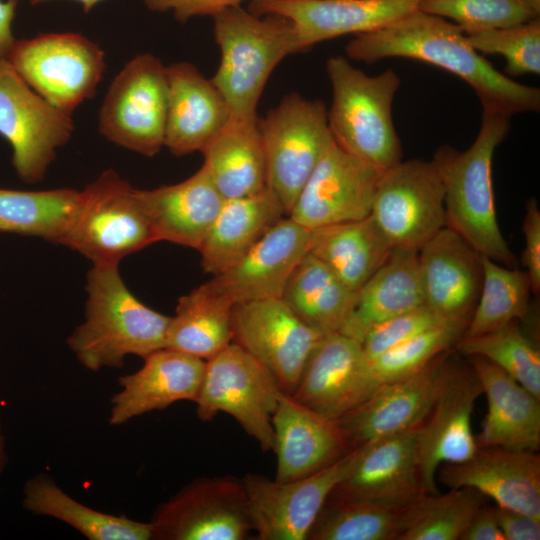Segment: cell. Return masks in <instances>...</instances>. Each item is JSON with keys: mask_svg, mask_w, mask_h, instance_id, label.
<instances>
[{"mask_svg": "<svg viewBox=\"0 0 540 540\" xmlns=\"http://www.w3.org/2000/svg\"><path fill=\"white\" fill-rule=\"evenodd\" d=\"M494 510L505 540L540 539V519L497 505Z\"/></svg>", "mask_w": 540, "mask_h": 540, "instance_id": "c3c4849f", "label": "cell"}, {"mask_svg": "<svg viewBox=\"0 0 540 540\" xmlns=\"http://www.w3.org/2000/svg\"><path fill=\"white\" fill-rule=\"evenodd\" d=\"M445 322L448 321L423 304L374 326L360 344L367 357L373 361L389 349Z\"/></svg>", "mask_w": 540, "mask_h": 540, "instance_id": "f6af8a7d", "label": "cell"}, {"mask_svg": "<svg viewBox=\"0 0 540 540\" xmlns=\"http://www.w3.org/2000/svg\"><path fill=\"white\" fill-rule=\"evenodd\" d=\"M381 173L343 150L333 139L289 217L309 230L364 219L371 213Z\"/></svg>", "mask_w": 540, "mask_h": 540, "instance_id": "ac0fdd59", "label": "cell"}, {"mask_svg": "<svg viewBox=\"0 0 540 540\" xmlns=\"http://www.w3.org/2000/svg\"><path fill=\"white\" fill-rule=\"evenodd\" d=\"M158 242L136 196V188L115 170L103 171L80 190L60 245L92 264H119Z\"/></svg>", "mask_w": 540, "mask_h": 540, "instance_id": "8992f818", "label": "cell"}, {"mask_svg": "<svg viewBox=\"0 0 540 540\" xmlns=\"http://www.w3.org/2000/svg\"><path fill=\"white\" fill-rule=\"evenodd\" d=\"M465 329L462 324L445 322L389 349L372 361L378 378L390 382L419 372L456 345Z\"/></svg>", "mask_w": 540, "mask_h": 540, "instance_id": "7bdbcfd3", "label": "cell"}, {"mask_svg": "<svg viewBox=\"0 0 540 540\" xmlns=\"http://www.w3.org/2000/svg\"><path fill=\"white\" fill-rule=\"evenodd\" d=\"M142 367L118 380L120 390L110 399L108 423L126 424L146 413L163 410L179 401L195 402L205 361L162 348L143 358Z\"/></svg>", "mask_w": 540, "mask_h": 540, "instance_id": "d4e9b609", "label": "cell"}, {"mask_svg": "<svg viewBox=\"0 0 540 540\" xmlns=\"http://www.w3.org/2000/svg\"><path fill=\"white\" fill-rule=\"evenodd\" d=\"M511 115L483 108L474 142L464 151L442 145L433 155L444 188L446 227L480 255L504 266L518 267L498 225L492 186V160L506 139Z\"/></svg>", "mask_w": 540, "mask_h": 540, "instance_id": "7a4b0ae2", "label": "cell"}, {"mask_svg": "<svg viewBox=\"0 0 540 540\" xmlns=\"http://www.w3.org/2000/svg\"><path fill=\"white\" fill-rule=\"evenodd\" d=\"M393 249L370 215L311 230L309 253L354 292L382 266Z\"/></svg>", "mask_w": 540, "mask_h": 540, "instance_id": "1f68e13d", "label": "cell"}, {"mask_svg": "<svg viewBox=\"0 0 540 540\" xmlns=\"http://www.w3.org/2000/svg\"><path fill=\"white\" fill-rule=\"evenodd\" d=\"M22 506L34 515L64 522L89 540H152L150 522L90 508L68 495L45 472L25 482Z\"/></svg>", "mask_w": 540, "mask_h": 540, "instance_id": "d6a6232c", "label": "cell"}, {"mask_svg": "<svg viewBox=\"0 0 540 540\" xmlns=\"http://www.w3.org/2000/svg\"><path fill=\"white\" fill-rule=\"evenodd\" d=\"M272 425L277 459L274 479L278 482L311 475L352 450L335 420L309 409L284 391Z\"/></svg>", "mask_w": 540, "mask_h": 540, "instance_id": "484cf974", "label": "cell"}, {"mask_svg": "<svg viewBox=\"0 0 540 540\" xmlns=\"http://www.w3.org/2000/svg\"><path fill=\"white\" fill-rule=\"evenodd\" d=\"M487 399L478 447L536 452L540 446V398L490 360L468 356Z\"/></svg>", "mask_w": 540, "mask_h": 540, "instance_id": "83f0119b", "label": "cell"}, {"mask_svg": "<svg viewBox=\"0 0 540 540\" xmlns=\"http://www.w3.org/2000/svg\"><path fill=\"white\" fill-rule=\"evenodd\" d=\"M7 460H8V455H7L6 438L3 431V425L1 421V415H0V478L6 468Z\"/></svg>", "mask_w": 540, "mask_h": 540, "instance_id": "816d5d0a", "label": "cell"}, {"mask_svg": "<svg viewBox=\"0 0 540 540\" xmlns=\"http://www.w3.org/2000/svg\"><path fill=\"white\" fill-rule=\"evenodd\" d=\"M479 53L498 54L506 60L509 76L540 74V20L466 34Z\"/></svg>", "mask_w": 540, "mask_h": 540, "instance_id": "ee69618b", "label": "cell"}, {"mask_svg": "<svg viewBox=\"0 0 540 540\" xmlns=\"http://www.w3.org/2000/svg\"><path fill=\"white\" fill-rule=\"evenodd\" d=\"M420 1L250 0L249 10L290 21L304 52L325 40L379 30L418 9Z\"/></svg>", "mask_w": 540, "mask_h": 540, "instance_id": "44dd1931", "label": "cell"}, {"mask_svg": "<svg viewBox=\"0 0 540 540\" xmlns=\"http://www.w3.org/2000/svg\"><path fill=\"white\" fill-rule=\"evenodd\" d=\"M406 507L328 497L307 540H399Z\"/></svg>", "mask_w": 540, "mask_h": 540, "instance_id": "f35d334b", "label": "cell"}, {"mask_svg": "<svg viewBox=\"0 0 540 540\" xmlns=\"http://www.w3.org/2000/svg\"><path fill=\"white\" fill-rule=\"evenodd\" d=\"M18 3L0 0V57L6 58L16 38L13 35V21Z\"/></svg>", "mask_w": 540, "mask_h": 540, "instance_id": "f907efd6", "label": "cell"}, {"mask_svg": "<svg viewBox=\"0 0 540 540\" xmlns=\"http://www.w3.org/2000/svg\"><path fill=\"white\" fill-rule=\"evenodd\" d=\"M136 196L157 241L198 250L224 198L201 166L187 179L153 189H137Z\"/></svg>", "mask_w": 540, "mask_h": 540, "instance_id": "f1b7e54d", "label": "cell"}, {"mask_svg": "<svg viewBox=\"0 0 540 540\" xmlns=\"http://www.w3.org/2000/svg\"><path fill=\"white\" fill-rule=\"evenodd\" d=\"M213 18V35L220 52L211 78L231 113V119L257 124V107L276 66L302 52L292 23L272 15H257L242 5Z\"/></svg>", "mask_w": 540, "mask_h": 540, "instance_id": "277c9868", "label": "cell"}, {"mask_svg": "<svg viewBox=\"0 0 540 540\" xmlns=\"http://www.w3.org/2000/svg\"><path fill=\"white\" fill-rule=\"evenodd\" d=\"M32 5H38L43 2L51 1V0H28ZM81 4L83 10L85 12H89L91 9H93L98 3L104 1V0H74Z\"/></svg>", "mask_w": 540, "mask_h": 540, "instance_id": "f5cc1de1", "label": "cell"}, {"mask_svg": "<svg viewBox=\"0 0 540 540\" xmlns=\"http://www.w3.org/2000/svg\"><path fill=\"white\" fill-rule=\"evenodd\" d=\"M267 169V188L289 216L307 179L333 140L328 109L297 92L285 95L258 119Z\"/></svg>", "mask_w": 540, "mask_h": 540, "instance_id": "52a82bcc", "label": "cell"}, {"mask_svg": "<svg viewBox=\"0 0 540 540\" xmlns=\"http://www.w3.org/2000/svg\"><path fill=\"white\" fill-rule=\"evenodd\" d=\"M244 1L246 0H143L149 10L171 13L181 23L199 16L212 17L227 8L241 5Z\"/></svg>", "mask_w": 540, "mask_h": 540, "instance_id": "7dc6e473", "label": "cell"}, {"mask_svg": "<svg viewBox=\"0 0 540 540\" xmlns=\"http://www.w3.org/2000/svg\"><path fill=\"white\" fill-rule=\"evenodd\" d=\"M232 332V342L261 362L289 394L295 391L308 358L323 337L282 298L234 305Z\"/></svg>", "mask_w": 540, "mask_h": 540, "instance_id": "9a60e30c", "label": "cell"}, {"mask_svg": "<svg viewBox=\"0 0 540 540\" xmlns=\"http://www.w3.org/2000/svg\"><path fill=\"white\" fill-rule=\"evenodd\" d=\"M282 388L270 371L236 343L205 361L195 400L197 417L232 416L263 451L273 450L272 416ZM285 392V391H284Z\"/></svg>", "mask_w": 540, "mask_h": 540, "instance_id": "ba28073f", "label": "cell"}, {"mask_svg": "<svg viewBox=\"0 0 540 540\" xmlns=\"http://www.w3.org/2000/svg\"><path fill=\"white\" fill-rule=\"evenodd\" d=\"M6 58L35 92L70 115L94 96L106 67L103 49L74 32L16 39Z\"/></svg>", "mask_w": 540, "mask_h": 540, "instance_id": "30bf717a", "label": "cell"}, {"mask_svg": "<svg viewBox=\"0 0 540 540\" xmlns=\"http://www.w3.org/2000/svg\"><path fill=\"white\" fill-rule=\"evenodd\" d=\"M12 1H14V2H16V3H19L21 0H12Z\"/></svg>", "mask_w": 540, "mask_h": 540, "instance_id": "db71d44e", "label": "cell"}, {"mask_svg": "<svg viewBox=\"0 0 540 540\" xmlns=\"http://www.w3.org/2000/svg\"><path fill=\"white\" fill-rule=\"evenodd\" d=\"M436 477L450 489L474 488L499 507L540 519V457L534 451L477 447L464 462L442 464Z\"/></svg>", "mask_w": 540, "mask_h": 540, "instance_id": "603a6c76", "label": "cell"}, {"mask_svg": "<svg viewBox=\"0 0 540 540\" xmlns=\"http://www.w3.org/2000/svg\"><path fill=\"white\" fill-rule=\"evenodd\" d=\"M480 394L481 384L470 365L445 363L432 407L417 428L416 457L424 493L438 492L440 465L464 462L477 450L471 418Z\"/></svg>", "mask_w": 540, "mask_h": 540, "instance_id": "5bb4252c", "label": "cell"}, {"mask_svg": "<svg viewBox=\"0 0 540 540\" xmlns=\"http://www.w3.org/2000/svg\"><path fill=\"white\" fill-rule=\"evenodd\" d=\"M382 384L361 344L340 332L323 336L292 397L331 420L364 403Z\"/></svg>", "mask_w": 540, "mask_h": 540, "instance_id": "e0dca14e", "label": "cell"}, {"mask_svg": "<svg viewBox=\"0 0 540 540\" xmlns=\"http://www.w3.org/2000/svg\"><path fill=\"white\" fill-rule=\"evenodd\" d=\"M118 266L92 264L86 276L84 321L67 338L78 362L92 372L121 369L129 355L144 358L166 347L170 316L140 301Z\"/></svg>", "mask_w": 540, "mask_h": 540, "instance_id": "3957f363", "label": "cell"}, {"mask_svg": "<svg viewBox=\"0 0 540 540\" xmlns=\"http://www.w3.org/2000/svg\"><path fill=\"white\" fill-rule=\"evenodd\" d=\"M483 280L480 295L462 337L479 336L529 312L531 283L525 270L510 268L481 255Z\"/></svg>", "mask_w": 540, "mask_h": 540, "instance_id": "74e56055", "label": "cell"}, {"mask_svg": "<svg viewBox=\"0 0 540 540\" xmlns=\"http://www.w3.org/2000/svg\"><path fill=\"white\" fill-rule=\"evenodd\" d=\"M417 428L354 448L348 470L329 497L395 508L418 499L424 491L416 457Z\"/></svg>", "mask_w": 540, "mask_h": 540, "instance_id": "ffe728a7", "label": "cell"}, {"mask_svg": "<svg viewBox=\"0 0 540 540\" xmlns=\"http://www.w3.org/2000/svg\"><path fill=\"white\" fill-rule=\"evenodd\" d=\"M525 208L522 224L525 248L521 264L529 277L532 294L538 295L540 291V210L535 198H530Z\"/></svg>", "mask_w": 540, "mask_h": 540, "instance_id": "bcb514c9", "label": "cell"}, {"mask_svg": "<svg viewBox=\"0 0 540 540\" xmlns=\"http://www.w3.org/2000/svg\"><path fill=\"white\" fill-rule=\"evenodd\" d=\"M233 306L207 282L182 295L170 317L166 348L204 361L214 357L232 343Z\"/></svg>", "mask_w": 540, "mask_h": 540, "instance_id": "d590c367", "label": "cell"}, {"mask_svg": "<svg viewBox=\"0 0 540 540\" xmlns=\"http://www.w3.org/2000/svg\"><path fill=\"white\" fill-rule=\"evenodd\" d=\"M418 9L451 19L471 34L537 20L540 0H421Z\"/></svg>", "mask_w": 540, "mask_h": 540, "instance_id": "b9f144b4", "label": "cell"}, {"mask_svg": "<svg viewBox=\"0 0 540 540\" xmlns=\"http://www.w3.org/2000/svg\"><path fill=\"white\" fill-rule=\"evenodd\" d=\"M202 167L224 199L266 187L267 169L257 124L230 122L203 148Z\"/></svg>", "mask_w": 540, "mask_h": 540, "instance_id": "836d02e7", "label": "cell"}, {"mask_svg": "<svg viewBox=\"0 0 540 540\" xmlns=\"http://www.w3.org/2000/svg\"><path fill=\"white\" fill-rule=\"evenodd\" d=\"M168 104L164 147L177 157L201 152L230 122L231 113L213 81L187 61L166 66Z\"/></svg>", "mask_w": 540, "mask_h": 540, "instance_id": "4316f807", "label": "cell"}, {"mask_svg": "<svg viewBox=\"0 0 540 540\" xmlns=\"http://www.w3.org/2000/svg\"><path fill=\"white\" fill-rule=\"evenodd\" d=\"M423 304L418 251L395 248L358 291L340 333L360 343L374 326Z\"/></svg>", "mask_w": 540, "mask_h": 540, "instance_id": "f546056e", "label": "cell"}, {"mask_svg": "<svg viewBox=\"0 0 540 540\" xmlns=\"http://www.w3.org/2000/svg\"><path fill=\"white\" fill-rule=\"evenodd\" d=\"M168 104L167 70L151 53H139L115 75L98 114L99 133L142 156L164 148Z\"/></svg>", "mask_w": 540, "mask_h": 540, "instance_id": "9c48e42d", "label": "cell"}, {"mask_svg": "<svg viewBox=\"0 0 540 540\" xmlns=\"http://www.w3.org/2000/svg\"><path fill=\"white\" fill-rule=\"evenodd\" d=\"M285 216L267 186L251 195L225 199L197 250L204 272L213 276L224 272Z\"/></svg>", "mask_w": 540, "mask_h": 540, "instance_id": "4dcf8cb0", "label": "cell"}, {"mask_svg": "<svg viewBox=\"0 0 540 540\" xmlns=\"http://www.w3.org/2000/svg\"><path fill=\"white\" fill-rule=\"evenodd\" d=\"M310 237L311 230L285 216L207 283L233 305L281 298L293 271L309 252Z\"/></svg>", "mask_w": 540, "mask_h": 540, "instance_id": "d6986e66", "label": "cell"}, {"mask_svg": "<svg viewBox=\"0 0 540 540\" xmlns=\"http://www.w3.org/2000/svg\"><path fill=\"white\" fill-rule=\"evenodd\" d=\"M357 294L308 252L293 271L281 298L300 319L326 336L340 332Z\"/></svg>", "mask_w": 540, "mask_h": 540, "instance_id": "e575fe53", "label": "cell"}, {"mask_svg": "<svg viewBox=\"0 0 540 540\" xmlns=\"http://www.w3.org/2000/svg\"><path fill=\"white\" fill-rule=\"evenodd\" d=\"M370 216L394 249L419 251L446 227L444 188L433 161H400L383 171Z\"/></svg>", "mask_w": 540, "mask_h": 540, "instance_id": "7c38bea8", "label": "cell"}, {"mask_svg": "<svg viewBox=\"0 0 540 540\" xmlns=\"http://www.w3.org/2000/svg\"><path fill=\"white\" fill-rule=\"evenodd\" d=\"M80 190L0 188V232L39 237L60 244Z\"/></svg>", "mask_w": 540, "mask_h": 540, "instance_id": "8d00e7d4", "label": "cell"}, {"mask_svg": "<svg viewBox=\"0 0 540 540\" xmlns=\"http://www.w3.org/2000/svg\"><path fill=\"white\" fill-rule=\"evenodd\" d=\"M418 256L424 304L445 321L467 327L482 286L481 255L444 227L419 249Z\"/></svg>", "mask_w": 540, "mask_h": 540, "instance_id": "cb8c5ba5", "label": "cell"}, {"mask_svg": "<svg viewBox=\"0 0 540 540\" xmlns=\"http://www.w3.org/2000/svg\"><path fill=\"white\" fill-rule=\"evenodd\" d=\"M455 346L467 356L490 360L540 398V351L517 321L479 336L461 337Z\"/></svg>", "mask_w": 540, "mask_h": 540, "instance_id": "60d3db41", "label": "cell"}, {"mask_svg": "<svg viewBox=\"0 0 540 540\" xmlns=\"http://www.w3.org/2000/svg\"><path fill=\"white\" fill-rule=\"evenodd\" d=\"M445 363L442 354L413 375L383 382L364 403L336 420L351 449L419 427L432 407Z\"/></svg>", "mask_w": 540, "mask_h": 540, "instance_id": "7402d4cb", "label": "cell"}, {"mask_svg": "<svg viewBox=\"0 0 540 540\" xmlns=\"http://www.w3.org/2000/svg\"><path fill=\"white\" fill-rule=\"evenodd\" d=\"M484 504L486 497L470 487L424 493L405 508L399 540H460Z\"/></svg>", "mask_w": 540, "mask_h": 540, "instance_id": "ab89813d", "label": "cell"}, {"mask_svg": "<svg viewBox=\"0 0 540 540\" xmlns=\"http://www.w3.org/2000/svg\"><path fill=\"white\" fill-rule=\"evenodd\" d=\"M345 52L348 59L366 63L402 57L438 66L463 79L483 108L511 116L540 109L539 88L499 72L470 45L459 26L419 9L379 30L356 35Z\"/></svg>", "mask_w": 540, "mask_h": 540, "instance_id": "6da1fadb", "label": "cell"}, {"mask_svg": "<svg viewBox=\"0 0 540 540\" xmlns=\"http://www.w3.org/2000/svg\"><path fill=\"white\" fill-rule=\"evenodd\" d=\"M74 129L70 114L41 97L7 58L0 57V136L11 147V163L22 182L35 184L45 178Z\"/></svg>", "mask_w": 540, "mask_h": 540, "instance_id": "8fae6325", "label": "cell"}, {"mask_svg": "<svg viewBox=\"0 0 540 540\" xmlns=\"http://www.w3.org/2000/svg\"><path fill=\"white\" fill-rule=\"evenodd\" d=\"M326 72L332 87L328 125L334 141L380 172L402 161L392 117L399 75L392 69L368 75L340 55L327 60Z\"/></svg>", "mask_w": 540, "mask_h": 540, "instance_id": "5b68a950", "label": "cell"}, {"mask_svg": "<svg viewBox=\"0 0 540 540\" xmlns=\"http://www.w3.org/2000/svg\"><path fill=\"white\" fill-rule=\"evenodd\" d=\"M354 449L306 477L278 482L247 473L243 480L258 540H307L327 498L345 475Z\"/></svg>", "mask_w": 540, "mask_h": 540, "instance_id": "2e32d148", "label": "cell"}, {"mask_svg": "<svg viewBox=\"0 0 540 540\" xmlns=\"http://www.w3.org/2000/svg\"><path fill=\"white\" fill-rule=\"evenodd\" d=\"M149 522L152 540H245L253 531L243 480L230 475L191 481Z\"/></svg>", "mask_w": 540, "mask_h": 540, "instance_id": "4fadbf2b", "label": "cell"}, {"mask_svg": "<svg viewBox=\"0 0 540 540\" xmlns=\"http://www.w3.org/2000/svg\"><path fill=\"white\" fill-rule=\"evenodd\" d=\"M460 540H505L494 507L484 504L476 513Z\"/></svg>", "mask_w": 540, "mask_h": 540, "instance_id": "681fc988", "label": "cell"}]
</instances>
